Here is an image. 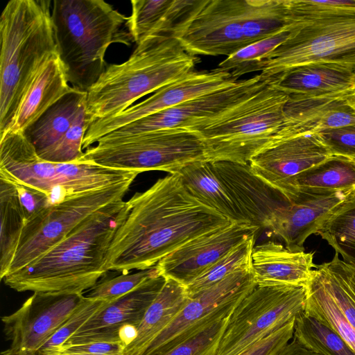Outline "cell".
<instances>
[{"label":"cell","instance_id":"cell-31","mask_svg":"<svg viewBox=\"0 0 355 355\" xmlns=\"http://www.w3.org/2000/svg\"><path fill=\"white\" fill-rule=\"evenodd\" d=\"M304 312L336 331L355 352V329L313 270L306 284Z\"/></svg>","mask_w":355,"mask_h":355},{"label":"cell","instance_id":"cell-40","mask_svg":"<svg viewBox=\"0 0 355 355\" xmlns=\"http://www.w3.org/2000/svg\"><path fill=\"white\" fill-rule=\"evenodd\" d=\"M229 316L218 320L161 355H214Z\"/></svg>","mask_w":355,"mask_h":355},{"label":"cell","instance_id":"cell-16","mask_svg":"<svg viewBox=\"0 0 355 355\" xmlns=\"http://www.w3.org/2000/svg\"><path fill=\"white\" fill-rule=\"evenodd\" d=\"M165 282L162 275L152 277L125 295L107 302L58 350L98 342L122 343L126 347L136 337L146 311Z\"/></svg>","mask_w":355,"mask_h":355},{"label":"cell","instance_id":"cell-12","mask_svg":"<svg viewBox=\"0 0 355 355\" xmlns=\"http://www.w3.org/2000/svg\"><path fill=\"white\" fill-rule=\"evenodd\" d=\"M133 182L127 180L71 197L50 206L28 222L7 275L38 259L94 212L123 199Z\"/></svg>","mask_w":355,"mask_h":355},{"label":"cell","instance_id":"cell-45","mask_svg":"<svg viewBox=\"0 0 355 355\" xmlns=\"http://www.w3.org/2000/svg\"><path fill=\"white\" fill-rule=\"evenodd\" d=\"M273 355H320L302 345L295 338L293 337Z\"/></svg>","mask_w":355,"mask_h":355},{"label":"cell","instance_id":"cell-48","mask_svg":"<svg viewBox=\"0 0 355 355\" xmlns=\"http://www.w3.org/2000/svg\"><path fill=\"white\" fill-rule=\"evenodd\" d=\"M350 159V158H349ZM352 160H354L355 162V157L352 158Z\"/></svg>","mask_w":355,"mask_h":355},{"label":"cell","instance_id":"cell-8","mask_svg":"<svg viewBox=\"0 0 355 355\" xmlns=\"http://www.w3.org/2000/svg\"><path fill=\"white\" fill-rule=\"evenodd\" d=\"M288 100L286 94L268 84L222 119L196 131L207 159L249 164L275 139Z\"/></svg>","mask_w":355,"mask_h":355},{"label":"cell","instance_id":"cell-5","mask_svg":"<svg viewBox=\"0 0 355 355\" xmlns=\"http://www.w3.org/2000/svg\"><path fill=\"white\" fill-rule=\"evenodd\" d=\"M199 62L171 33L147 36L126 61L107 66L87 92L88 126L121 113L142 96L183 78Z\"/></svg>","mask_w":355,"mask_h":355},{"label":"cell","instance_id":"cell-47","mask_svg":"<svg viewBox=\"0 0 355 355\" xmlns=\"http://www.w3.org/2000/svg\"><path fill=\"white\" fill-rule=\"evenodd\" d=\"M56 355H93L89 354H68V353H58Z\"/></svg>","mask_w":355,"mask_h":355},{"label":"cell","instance_id":"cell-29","mask_svg":"<svg viewBox=\"0 0 355 355\" xmlns=\"http://www.w3.org/2000/svg\"><path fill=\"white\" fill-rule=\"evenodd\" d=\"M86 101L87 92L73 88L24 132L39 156L60 140Z\"/></svg>","mask_w":355,"mask_h":355},{"label":"cell","instance_id":"cell-10","mask_svg":"<svg viewBox=\"0 0 355 355\" xmlns=\"http://www.w3.org/2000/svg\"><path fill=\"white\" fill-rule=\"evenodd\" d=\"M254 0H196L171 35L190 54L226 55L256 42Z\"/></svg>","mask_w":355,"mask_h":355},{"label":"cell","instance_id":"cell-1","mask_svg":"<svg viewBox=\"0 0 355 355\" xmlns=\"http://www.w3.org/2000/svg\"><path fill=\"white\" fill-rule=\"evenodd\" d=\"M125 202L128 215L108 250L107 271L153 268L190 241L232 223L190 195L177 173L157 180Z\"/></svg>","mask_w":355,"mask_h":355},{"label":"cell","instance_id":"cell-43","mask_svg":"<svg viewBox=\"0 0 355 355\" xmlns=\"http://www.w3.org/2000/svg\"><path fill=\"white\" fill-rule=\"evenodd\" d=\"M293 319L238 355H273L293 337Z\"/></svg>","mask_w":355,"mask_h":355},{"label":"cell","instance_id":"cell-41","mask_svg":"<svg viewBox=\"0 0 355 355\" xmlns=\"http://www.w3.org/2000/svg\"><path fill=\"white\" fill-rule=\"evenodd\" d=\"M318 134L333 155L355 157V125L324 130Z\"/></svg>","mask_w":355,"mask_h":355},{"label":"cell","instance_id":"cell-20","mask_svg":"<svg viewBox=\"0 0 355 355\" xmlns=\"http://www.w3.org/2000/svg\"><path fill=\"white\" fill-rule=\"evenodd\" d=\"M236 209L249 224L270 230L289 201L278 190L256 175L249 164L212 162Z\"/></svg>","mask_w":355,"mask_h":355},{"label":"cell","instance_id":"cell-25","mask_svg":"<svg viewBox=\"0 0 355 355\" xmlns=\"http://www.w3.org/2000/svg\"><path fill=\"white\" fill-rule=\"evenodd\" d=\"M352 189H355V162L333 155L294 178L286 198L292 202L299 194L326 196Z\"/></svg>","mask_w":355,"mask_h":355},{"label":"cell","instance_id":"cell-4","mask_svg":"<svg viewBox=\"0 0 355 355\" xmlns=\"http://www.w3.org/2000/svg\"><path fill=\"white\" fill-rule=\"evenodd\" d=\"M50 0H10L0 17V137L42 67L58 56Z\"/></svg>","mask_w":355,"mask_h":355},{"label":"cell","instance_id":"cell-18","mask_svg":"<svg viewBox=\"0 0 355 355\" xmlns=\"http://www.w3.org/2000/svg\"><path fill=\"white\" fill-rule=\"evenodd\" d=\"M259 230L249 223H231L185 243L155 266L164 278L187 286L234 246L256 236Z\"/></svg>","mask_w":355,"mask_h":355},{"label":"cell","instance_id":"cell-9","mask_svg":"<svg viewBox=\"0 0 355 355\" xmlns=\"http://www.w3.org/2000/svg\"><path fill=\"white\" fill-rule=\"evenodd\" d=\"M207 159L200 135L181 128L165 129L117 139H100L84 151L79 162L140 173H178L186 165Z\"/></svg>","mask_w":355,"mask_h":355},{"label":"cell","instance_id":"cell-37","mask_svg":"<svg viewBox=\"0 0 355 355\" xmlns=\"http://www.w3.org/2000/svg\"><path fill=\"white\" fill-rule=\"evenodd\" d=\"M87 128L85 106L80 111L60 140L40 157L44 160L55 163L79 162L84 155L83 144Z\"/></svg>","mask_w":355,"mask_h":355},{"label":"cell","instance_id":"cell-2","mask_svg":"<svg viewBox=\"0 0 355 355\" xmlns=\"http://www.w3.org/2000/svg\"><path fill=\"white\" fill-rule=\"evenodd\" d=\"M127 215L123 199L104 206L33 262L6 276L5 284L18 292L84 294L107 271L108 250Z\"/></svg>","mask_w":355,"mask_h":355},{"label":"cell","instance_id":"cell-35","mask_svg":"<svg viewBox=\"0 0 355 355\" xmlns=\"http://www.w3.org/2000/svg\"><path fill=\"white\" fill-rule=\"evenodd\" d=\"M255 236L234 246L186 287L191 299L239 270L251 267Z\"/></svg>","mask_w":355,"mask_h":355},{"label":"cell","instance_id":"cell-39","mask_svg":"<svg viewBox=\"0 0 355 355\" xmlns=\"http://www.w3.org/2000/svg\"><path fill=\"white\" fill-rule=\"evenodd\" d=\"M160 275L155 266L135 273H123L119 276L98 282L84 296L91 299L112 301L135 289L145 281Z\"/></svg>","mask_w":355,"mask_h":355},{"label":"cell","instance_id":"cell-24","mask_svg":"<svg viewBox=\"0 0 355 355\" xmlns=\"http://www.w3.org/2000/svg\"><path fill=\"white\" fill-rule=\"evenodd\" d=\"M72 89L59 55L53 58L39 71L26 90L10 131L24 132Z\"/></svg>","mask_w":355,"mask_h":355},{"label":"cell","instance_id":"cell-28","mask_svg":"<svg viewBox=\"0 0 355 355\" xmlns=\"http://www.w3.org/2000/svg\"><path fill=\"white\" fill-rule=\"evenodd\" d=\"M196 0H132L127 27L137 44L154 33H171Z\"/></svg>","mask_w":355,"mask_h":355},{"label":"cell","instance_id":"cell-7","mask_svg":"<svg viewBox=\"0 0 355 355\" xmlns=\"http://www.w3.org/2000/svg\"><path fill=\"white\" fill-rule=\"evenodd\" d=\"M139 173L89 162L44 160L22 131H9L0 137V178L44 192L52 205L85 192L135 180Z\"/></svg>","mask_w":355,"mask_h":355},{"label":"cell","instance_id":"cell-19","mask_svg":"<svg viewBox=\"0 0 355 355\" xmlns=\"http://www.w3.org/2000/svg\"><path fill=\"white\" fill-rule=\"evenodd\" d=\"M331 156L318 133L302 135L273 141L257 153L249 165L256 175L286 197L294 178Z\"/></svg>","mask_w":355,"mask_h":355},{"label":"cell","instance_id":"cell-23","mask_svg":"<svg viewBox=\"0 0 355 355\" xmlns=\"http://www.w3.org/2000/svg\"><path fill=\"white\" fill-rule=\"evenodd\" d=\"M315 267L312 252H293L275 241L253 248L251 269L257 286H306Z\"/></svg>","mask_w":355,"mask_h":355},{"label":"cell","instance_id":"cell-21","mask_svg":"<svg viewBox=\"0 0 355 355\" xmlns=\"http://www.w3.org/2000/svg\"><path fill=\"white\" fill-rule=\"evenodd\" d=\"M355 189L326 196L299 194L274 220L270 230L293 252L304 250V244L316 234L324 222L354 193Z\"/></svg>","mask_w":355,"mask_h":355},{"label":"cell","instance_id":"cell-36","mask_svg":"<svg viewBox=\"0 0 355 355\" xmlns=\"http://www.w3.org/2000/svg\"><path fill=\"white\" fill-rule=\"evenodd\" d=\"M288 36L286 28L266 39L252 43L227 56L218 67V70L227 72L231 77L238 78L246 73L260 71L261 64L266 57Z\"/></svg>","mask_w":355,"mask_h":355},{"label":"cell","instance_id":"cell-42","mask_svg":"<svg viewBox=\"0 0 355 355\" xmlns=\"http://www.w3.org/2000/svg\"><path fill=\"white\" fill-rule=\"evenodd\" d=\"M13 184L17 191L25 225L52 205L44 192L27 185Z\"/></svg>","mask_w":355,"mask_h":355},{"label":"cell","instance_id":"cell-46","mask_svg":"<svg viewBox=\"0 0 355 355\" xmlns=\"http://www.w3.org/2000/svg\"><path fill=\"white\" fill-rule=\"evenodd\" d=\"M347 102L355 110V95L349 97Z\"/></svg>","mask_w":355,"mask_h":355},{"label":"cell","instance_id":"cell-33","mask_svg":"<svg viewBox=\"0 0 355 355\" xmlns=\"http://www.w3.org/2000/svg\"><path fill=\"white\" fill-rule=\"evenodd\" d=\"M316 234L345 262L355 266V192L324 222Z\"/></svg>","mask_w":355,"mask_h":355},{"label":"cell","instance_id":"cell-13","mask_svg":"<svg viewBox=\"0 0 355 355\" xmlns=\"http://www.w3.org/2000/svg\"><path fill=\"white\" fill-rule=\"evenodd\" d=\"M268 84L260 74L248 79L238 80L231 86L201 95L141 118L100 139H117L173 128L196 132L222 119L236 107L250 98Z\"/></svg>","mask_w":355,"mask_h":355},{"label":"cell","instance_id":"cell-38","mask_svg":"<svg viewBox=\"0 0 355 355\" xmlns=\"http://www.w3.org/2000/svg\"><path fill=\"white\" fill-rule=\"evenodd\" d=\"M107 302L85 297L71 315L33 355H55L58 349Z\"/></svg>","mask_w":355,"mask_h":355},{"label":"cell","instance_id":"cell-14","mask_svg":"<svg viewBox=\"0 0 355 355\" xmlns=\"http://www.w3.org/2000/svg\"><path fill=\"white\" fill-rule=\"evenodd\" d=\"M251 267L239 270L189 300L142 355H161L230 315L255 287Z\"/></svg>","mask_w":355,"mask_h":355},{"label":"cell","instance_id":"cell-17","mask_svg":"<svg viewBox=\"0 0 355 355\" xmlns=\"http://www.w3.org/2000/svg\"><path fill=\"white\" fill-rule=\"evenodd\" d=\"M236 82L229 73L217 68L210 71H193L162 87L147 99L132 105L121 113L92 122L86 131L83 149L86 150L104 135L130 123L191 98L231 86Z\"/></svg>","mask_w":355,"mask_h":355},{"label":"cell","instance_id":"cell-11","mask_svg":"<svg viewBox=\"0 0 355 355\" xmlns=\"http://www.w3.org/2000/svg\"><path fill=\"white\" fill-rule=\"evenodd\" d=\"M306 286H257L230 313L214 355H238L304 311Z\"/></svg>","mask_w":355,"mask_h":355},{"label":"cell","instance_id":"cell-30","mask_svg":"<svg viewBox=\"0 0 355 355\" xmlns=\"http://www.w3.org/2000/svg\"><path fill=\"white\" fill-rule=\"evenodd\" d=\"M0 278L7 275L25 220L15 184L0 178Z\"/></svg>","mask_w":355,"mask_h":355},{"label":"cell","instance_id":"cell-34","mask_svg":"<svg viewBox=\"0 0 355 355\" xmlns=\"http://www.w3.org/2000/svg\"><path fill=\"white\" fill-rule=\"evenodd\" d=\"M293 337L320 355H355L353 349L336 331L304 311L295 318Z\"/></svg>","mask_w":355,"mask_h":355},{"label":"cell","instance_id":"cell-26","mask_svg":"<svg viewBox=\"0 0 355 355\" xmlns=\"http://www.w3.org/2000/svg\"><path fill=\"white\" fill-rule=\"evenodd\" d=\"M189 300L184 285L172 279H166L162 290L138 327L136 337L125 347L123 355H142Z\"/></svg>","mask_w":355,"mask_h":355},{"label":"cell","instance_id":"cell-32","mask_svg":"<svg viewBox=\"0 0 355 355\" xmlns=\"http://www.w3.org/2000/svg\"><path fill=\"white\" fill-rule=\"evenodd\" d=\"M314 270L346 318L355 329V266L335 253L333 259Z\"/></svg>","mask_w":355,"mask_h":355},{"label":"cell","instance_id":"cell-6","mask_svg":"<svg viewBox=\"0 0 355 355\" xmlns=\"http://www.w3.org/2000/svg\"><path fill=\"white\" fill-rule=\"evenodd\" d=\"M51 15L58 55L76 89L87 92L98 80L112 44L133 42L128 17L103 0H54Z\"/></svg>","mask_w":355,"mask_h":355},{"label":"cell","instance_id":"cell-15","mask_svg":"<svg viewBox=\"0 0 355 355\" xmlns=\"http://www.w3.org/2000/svg\"><path fill=\"white\" fill-rule=\"evenodd\" d=\"M85 299L83 294L33 293L19 309L1 318L10 342L2 355H33Z\"/></svg>","mask_w":355,"mask_h":355},{"label":"cell","instance_id":"cell-44","mask_svg":"<svg viewBox=\"0 0 355 355\" xmlns=\"http://www.w3.org/2000/svg\"><path fill=\"white\" fill-rule=\"evenodd\" d=\"M125 345L122 343H92L60 348L56 353L89 354L93 355H123ZM55 354V355H56Z\"/></svg>","mask_w":355,"mask_h":355},{"label":"cell","instance_id":"cell-27","mask_svg":"<svg viewBox=\"0 0 355 355\" xmlns=\"http://www.w3.org/2000/svg\"><path fill=\"white\" fill-rule=\"evenodd\" d=\"M177 173L186 190L195 199L232 223H248L236 209L212 162L196 161L186 165Z\"/></svg>","mask_w":355,"mask_h":355},{"label":"cell","instance_id":"cell-22","mask_svg":"<svg viewBox=\"0 0 355 355\" xmlns=\"http://www.w3.org/2000/svg\"><path fill=\"white\" fill-rule=\"evenodd\" d=\"M267 81L291 101L346 99L355 95V76L324 65L297 67Z\"/></svg>","mask_w":355,"mask_h":355},{"label":"cell","instance_id":"cell-3","mask_svg":"<svg viewBox=\"0 0 355 355\" xmlns=\"http://www.w3.org/2000/svg\"><path fill=\"white\" fill-rule=\"evenodd\" d=\"M287 28L261 64L265 80L306 65L355 76V0H287Z\"/></svg>","mask_w":355,"mask_h":355}]
</instances>
